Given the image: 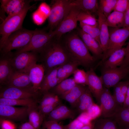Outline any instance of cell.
<instances>
[{"mask_svg": "<svg viewBox=\"0 0 129 129\" xmlns=\"http://www.w3.org/2000/svg\"><path fill=\"white\" fill-rule=\"evenodd\" d=\"M60 39L54 37L39 53L45 72L54 68L75 60Z\"/></svg>", "mask_w": 129, "mask_h": 129, "instance_id": "6da1fadb", "label": "cell"}, {"mask_svg": "<svg viewBox=\"0 0 129 129\" xmlns=\"http://www.w3.org/2000/svg\"><path fill=\"white\" fill-rule=\"evenodd\" d=\"M62 43L71 57L81 65L88 67L94 62V57L76 32L69 34Z\"/></svg>", "mask_w": 129, "mask_h": 129, "instance_id": "7a4b0ae2", "label": "cell"}, {"mask_svg": "<svg viewBox=\"0 0 129 129\" xmlns=\"http://www.w3.org/2000/svg\"><path fill=\"white\" fill-rule=\"evenodd\" d=\"M27 4L19 13L8 16L0 25V49L3 47L8 37L12 33L22 28L23 21L28 10L31 8Z\"/></svg>", "mask_w": 129, "mask_h": 129, "instance_id": "3957f363", "label": "cell"}, {"mask_svg": "<svg viewBox=\"0 0 129 129\" xmlns=\"http://www.w3.org/2000/svg\"><path fill=\"white\" fill-rule=\"evenodd\" d=\"M109 31V38L107 49L98 65H101L115 51L122 48L129 37V27L113 28Z\"/></svg>", "mask_w": 129, "mask_h": 129, "instance_id": "277c9868", "label": "cell"}, {"mask_svg": "<svg viewBox=\"0 0 129 129\" xmlns=\"http://www.w3.org/2000/svg\"><path fill=\"white\" fill-rule=\"evenodd\" d=\"M34 30L22 28L12 33L8 37L2 48L1 54H6L12 50L23 48L29 43Z\"/></svg>", "mask_w": 129, "mask_h": 129, "instance_id": "5b68a950", "label": "cell"}, {"mask_svg": "<svg viewBox=\"0 0 129 129\" xmlns=\"http://www.w3.org/2000/svg\"><path fill=\"white\" fill-rule=\"evenodd\" d=\"M71 0H56L53 1L48 16L49 31L55 30L70 10Z\"/></svg>", "mask_w": 129, "mask_h": 129, "instance_id": "8992f818", "label": "cell"}, {"mask_svg": "<svg viewBox=\"0 0 129 129\" xmlns=\"http://www.w3.org/2000/svg\"><path fill=\"white\" fill-rule=\"evenodd\" d=\"M54 37L53 31L47 32L43 30H36L28 44L14 53L17 54L24 52L33 51L39 53Z\"/></svg>", "mask_w": 129, "mask_h": 129, "instance_id": "52a82bcc", "label": "cell"}, {"mask_svg": "<svg viewBox=\"0 0 129 129\" xmlns=\"http://www.w3.org/2000/svg\"><path fill=\"white\" fill-rule=\"evenodd\" d=\"M11 64L14 70L28 73L30 68L37 63L39 58L38 53L24 52L15 54L11 52Z\"/></svg>", "mask_w": 129, "mask_h": 129, "instance_id": "ba28073f", "label": "cell"}, {"mask_svg": "<svg viewBox=\"0 0 129 129\" xmlns=\"http://www.w3.org/2000/svg\"><path fill=\"white\" fill-rule=\"evenodd\" d=\"M129 74V65L112 69L103 70L100 77L104 87L109 89L114 87Z\"/></svg>", "mask_w": 129, "mask_h": 129, "instance_id": "9c48e42d", "label": "cell"}, {"mask_svg": "<svg viewBox=\"0 0 129 129\" xmlns=\"http://www.w3.org/2000/svg\"><path fill=\"white\" fill-rule=\"evenodd\" d=\"M80 11L76 7L72 6L61 22L53 31L55 37L60 39L62 35L77 28V17Z\"/></svg>", "mask_w": 129, "mask_h": 129, "instance_id": "30bf717a", "label": "cell"}, {"mask_svg": "<svg viewBox=\"0 0 129 129\" xmlns=\"http://www.w3.org/2000/svg\"><path fill=\"white\" fill-rule=\"evenodd\" d=\"M99 103L102 111V115L104 118L113 117L120 108L122 107L117 102L108 89L104 87Z\"/></svg>", "mask_w": 129, "mask_h": 129, "instance_id": "8fae6325", "label": "cell"}, {"mask_svg": "<svg viewBox=\"0 0 129 129\" xmlns=\"http://www.w3.org/2000/svg\"><path fill=\"white\" fill-rule=\"evenodd\" d=\"M31 108L23 107H16L14 106L0 105V116L5 119L15 121H21L28 115Z\"/></svg>", "mask_w": 129, "mask_h": 129, "instance_id": "7c38bea8", "label": "cell"}, {"mask_svg": "<svg viewBox=\"0 0 129 129\" xmlns=\"http://www.w3.org/2000/svg\"><path fill=\"white\" fill-rule=\"evenodd\" d=\"M37 93L32 89L7 86L0 92V97L11 99L33 98Z\"/></svg>", "mask_w": 129, "mask_h": 129, "instance_id": "4fadbf2b", "label": "cell"}, {"mask_svg": "<svg viewBox=\"0 0 129 129\" xmlns=\"http://www.w3.org/2000/svg\"><path fill=\"white\" fill-rule=\"evenodd\" d=\"M86 72L88 87L97 102L99 103L100 97L104 88L101 78L97 75L92 68Z\"/></svg>", "mask_w": 129, "mask_h": 129, "instance_id": "5bb4252c", "label": "cell"}, {"mask_svg": "<svg viewBox=\"0 0 129 129\" xmlns=\"http://www.w3.org/2000/svg\"><path fill=\"white\" fill-rule=\"evenodd\" d=\"M6 85L7 86L33 89L28 73L14 70Z\"/></svg>", "mask_w": 129, "mask_h": 129, "instance_id": "9a60e30c", "label": "cell"}, {"mask_svg": "<svg viewBox=\"0 0 129 129\" xmlns=\"http://www.w3.org/2000/svg\"><path fill=\"white\" fill-rule=\"evenodd\" d=\"M98 22L100 31V40L101 46L103 54L106 51L108 46L109 38L108 26L106 22V17L99 8L97 11Z\"/></svg>", "mask_w": 129, "mask_h": 129, "instance_id": "2e32d148", "label": "cell"}, {"mask_svg": "<svg viewBox=\"0 0 129 129\" xmlns=\"http://www.w3.org/2000/svg\"><path fill=\"white\" fill-rule=\"evenodd\" d=\"M76 32L90 51L95 57H101L103 52L101 46L94 38L85 32L81 28H77Z\"/></svg>", "mask_w": 129, "mask_h": 129, "instance_id": "e0dca14e", "label": "cell"}, {"mask_svg": "<svg viewBox=\"0 0 129 129\" xmlns=\"http://www.w3.org/2000/svg\"><path fill=\"white\" fill-rule=\"evenodd\" d=\"M76 114V111L60 103L48 114V120L58 122L67 119H73Z\"/></svg>", "mask_w": 129, "mask_h": 129, "instance_id": "ac0fdd59", "label": "cell"}, {"mask_svg": "<svg viewBox=\"0 0 129 129\" xmlns=\"http://www.w3.org/2000/svg\"><path fill=\"white\" fill-rule=\"evenodd\" d=\"M11 52L1 54L0 60V83L3 85H6L14 70L10 60Z\"/></svg>", "mask_w": 129, "mask_h": 129, "instance_id": "d6986e66", "label": "cell"}, {"mask_svg": "<svg viewBox=\"0 0 129 129\" xmlns=\"http://www.w3.org/2000/svg\"><path fill=\"white\" fill-rule=\"evenodd\" d=\"M45 72L44 68L42 64L37 63L32 66L28 73L34 91L38 93Z\"/></svg>", "mask_w": 129, "mask_h": 129, "instance_id": "ffe728a7", "label": "cell"}, {"mask_svg": "<svg viewBox=\"0 0 129 129\" xmlns=\"http://www.w3.org/2000/svg\"><path fill=\"white\" fill-rule=\"evenodd\" d=\"M30 0H0L4 11L8 16H12L20 12Z\"/></svg>", "mask_w": 129, "mask_h": 129, "instance_id": "44dd1931", "label": "cell"}, {"mask_svg": "<svg viewBox=\"0 0 129 129\" xmlns=\"http://www.w3.org/2000/svg\"><path fill=\"white\" fill-rule=\"evenodd\" d=\"M125 53V47H123L114 52L101 64L103 70L120 66L123 62Z\"/></svg>", "mask_w": 129, "mask_h": 129, "instance_id": "7402d4cb", "label": "cell"}, {"mask_svg": "<svg viewBox=\"0 0 129 129\" xmlns=\"http://www.w3.org/2000/svg\"><path fill=\"white\" fill-rule=\"evenodd\" d=\"M58 67L54 68L45 72L40 86V91L43 93L49 91L59 84L57 76Z\"/></svg>", "mask_w": 129, "mask_h": 129, "instance_id": "603a6c76", "label": "cell"}, {"mask_svg": "<svg viewBox=\"0 0 129 129\" xmlns=\"http://www.w3.org/2000/svg\"><path fill=\"white\" fill-rule=\"evenodd\" d=\"M86 88L85 85L77 84L60 97L68 102L72 107L76 108L80 97Z\"/></svg>", "mask_w": 129, "mask_h": 129, "instance_id": "cb8c5ba5", "label": "cell"}, {"mask_svg": "<svg viewBox=\"0 0 129 129\" xmlns=\"http://www.w3.org/2000/svg\"><path fill=\"white\" fill-rule=\"evenodd\" d=\"M71 3L72 6L76 7L79 11L94 15L95 14H97L99 7L97 0H71Z\"/></svg>", "mask_w": 129, "mask_h": 129, "instance_id": "d4e9b609", "label": "cell"}, {"mask_svg": "<svg viewBox=\"0 0 129 129\" xmlns=\"http://www.w3.org/2000/svg\"><path fill=\"white\" fill-rule=\"evenodd\" d=\"M91 94L88 87L80 97L76 108L80 113L87 111L94 103Z\"/></svg>", "mask_w": 129, "mask_h": 129, "instance_id": "484cf974", "label": "cell"}, {"mask_svg": "<svg viewBox=\"0 0 129 129\" xmlns=\"http://www.w3.org/2000/svg\"><path fill=\"white\" fill-rule=\"evenodd\" d=\"M0 105L12 106H22L29 107L37 108V103L32 98L11 99L0 98Z\"/></svg>", "mask_w": 129, "mask_h": 129, "instance_id": "4316f807", "label": "cell"}, {"mask_svg": "<svg viewBox=\"0 0 129 129\" xmlns=\"http://www.w3.org/2000/svg\"><path fill=\"white\" fill-rule=\"evenodd\" d=\"M113 117L121 129L129 128V106L121 107Z\"/></svg>", "mask_w": 129, "mask_h": 129, "instance_id": "83f0119b", "label": "cell"}, {"mask_svg": "<svg viewBox=\"0 0 129 129\" xmlns=\"http://www.w3.org/2000/svg\"><path fill=\"white\" fill-rule=\"evenodd\" d=\"M124 13L113 11L106 18L108 27L113 28L123 27L124 25Z\"/></svg>", "mask_w": 129, "mask_h": 129, "instance_id": "f1b7e54d", "label": "cell"}, {"mask_svg": "<svg viewBox=\"0 0 129 129\" xmlns=\"http://www.w3.org/2000/svg\"><path fill=\"white\" fill-rule=\"evenodd\" d=\"M76 84L73 77L67 78L61 82L52 89V92L60 96L69 91Z\"/></svg>", "mask_w": 129, "mask_h": 129, "instance_id": "f546056e", "label": "cell"}, {"mask_svg": "<svg viewBox=\"0 0 129 129\" xmlns=\"http://www.w3.org/2000/svg\"><path fill=\"white\" fill-rule=\"evenodd\" d=\"M37 108H31L28 114L29 122L36 129H38L43 122L45 116Z\"/></svg>", "mask_w": 129, "mask_h": 129, "instance_id": "4dcf8cb0", "label": "cell"}, {"mask_svg": "<svg viewBox=\"0 0 129 129\" xmlns=\"http://www.w3.org/2000/svg\"><path fill=\"white\" fill-rule=\"evenodd\" d=\"M81 28L96 40L101 46L100 40V31L98 22L95 25H91L80 22Z\"/></svg>", "mask_w": 129, "mask_h": 129, "instance_id": "1f68e13d", "label": "cell"}, {"mask_svg": "<svg viewBox=\"0 0 129 129\" xmlns=\"http://www.w3.org/2000/svg\"><path fill=\"white\" fill-rule=\"evenodd\" d=\"M116 123L114 120L107 118H101L96 121L95 129H118Z\"/></svg>", "mask_w": 129, "mask_h": 129, "instance_id": "d6a6232c", "label": "cell"}, {"mask_svg": "<svg viewBox=\"0 0 129 129\" xmlns=\"http://www.w3.org/2000/svg\"><path fill=\"white\" fill-rule=\"evenodd\" d=\"M117 0H100L99 8L107 18L114 10Z\"/></svg>", "mask_w": 129, "mask_h": 129, "instance_id": "836d02e7", "label": "cell"}, {"mask_svg": "<svg viewBox=\"0 0 129 129\" xmlns=\"http://www.w3.org/2000/svg\"><path fill=\"white\" fill-rule=\"evenodd\" d=\"M43 94L38 108L46 105L60 102L59 96L52 92L49 91Z\"/></svg>", "mask_w": 129, "mask_h": 129, "instance_id": "e575fe53", "label": "cell"}, {"mask_svg": "<svg viewBox=\"0 0 129 129\" xmlns=\"http://www.w3.org/2000/svg\"><path fill=\"white\" fill-rule=\"evenodd\" d=\"M77 20L79 22L94 25L98 22V20L94 15L87 12L80 11L78 14Z\"/></svg>", "mask_w": 129, "mask_h": 129, "instance_id": "d590c367", "label": "cell"}, {"mask_svg": "<svg viewBox=\"0 0 129 129\" xmlns=\"http://www.w3.org/2000/svg\"><path fill=\"white\" fill-rule=\"evenodd\" d=\"M73 78L76 84L87 85V77L86 72L84 70L77 69L73 73Z\"/></svg>", "mask_w": 129, "mask_h": 129, "instance_id": "8d00e7d4", "label": "cell"}, {"mask_svg": "<svg viewBox=\"0 0 129 129\" xmlns=\"http://www.w3.org/2000/svg\"><path fill=\"white\" fill-rule=\"evenodd\" d=\"M121 85L120 81L114 87L113 93V95L117 102L123 107L126 96L121 90Z\"/></svg>", "mask_w": 129, "mask_h": 129, "instance_id": "74e56055", "label": "cell"}, {"mask_svg": "<svg viewBox=\"0 0 129 129\" xmlns=\"http://www.w3.org/2000/svg\"><path fill=\"white\" fill-rule=\"evenodd\" d=\"M78 61L73 60L60 65L61 67L69 76L73 74L75 71L78 68V67L80 65Z\"/></svg>", "mask_w": 129, "mask_h": 129, "instance_id": "f35d334b", "label": "cell"}, {"mask_svg": "<svg viewBox=\"0 0 129 129\" xmlns=\"http://www.w3.org/2000/svg\"><path fill=\"white\" fill-rule=\"evenodd\" d=\"M87 112L92 121L102 115V111L101 107L100 106L95 103Z\"/></svg>", "mask_w": 129, "mask_h": 129, "instance_id": "ab89813d", "label": "cell"}, {"mask_svg": "<svg viewBox=\"0 0 129 129\" xmlns=\"http://www.w3.org/2000/svg\"><path fill=\"white\" fill-rule=\"evenodd\" d=\"M129 5V0H117L113 11L124 13Z\"/></svg>", "mask_w": 129, "mask_h": 129, "instance_id": "60d3db41", "label": "cell"}, {"mask_svg": "<svg viewBox=\"0 0 129 129\" xmlns=\"http://www.w3.org/2000/svg\"><path fill=\"white\" fill-rule=\"evenodd\" d=\"M61 103L59 102L45 105L39 108V111L45 116L46 115L49 114Z\"/></svg>", "mask_w": 129, "mask_h": 129, "instance_id": "b9f144b4", "label": "cell"}, {"mask_svg": "<svg viewBox=\"0 0 129 129\" xmlns=\"http://www.w3.org/2000/svg\"><path fill=\"white\" fill-rule=\"evenodd\" d=\"M43 125L46 129H64L63 126L59 124L58 122L54 121H45Z\"/></svg>", "mask_w": 129, "mask_h": 129, "instance_id": "7bdbcfd3", "label": "cell"}, {"mask_svg": "<svg viewBox=\"0 0 129 129\" xmlns=\"http://www.w3.org/2000/svg\"><path fill=\"white\" fill-rule=\"evenodd\" d=\"M84 125L76 118L68 124L63 126L64 129H80Z\"/></svg>", "mask_w": 129, "mask_h": 129, "instance_id": "ee69618b", "label": "cell"}, {"mask_svg": "<svg viewBox=\"0 0 129 129\" xmlns=\"http://www.w3.org/2000/svg\"><path fill=\"white\" fill-rule=\"evenodd\" d=\"M76 118L84 125L89 124L92 122V120L87 111L80 113Z\"/></svg>", "mask_w": 129, "mask_h": 129, "instance_id": "f6af8a7d", "label": "cell"}, {"mask_svg": "<svg viewBox=\"0 0 129 129\" xmlns=\"http://www.w3.org/2000/svg\"><path fill=\"white\" fill-rule=\"evenodd\" d=\"M57 76L59 83L63 80L67 79L69 75L63 70L60 66L58 67Z\"/></svg>", "mask_w": 129, "mask_h": 129, "instance_id": "bcb514c9", "label": "cell"}, {"mask_svg": "<svg viewBox=\"0 0 129 129\" xmlns=\"http://www.w3.org/2000/svg\"><path fill=\"white\" fill-rule=\"evenodd\" d=\"M0 124L2 129H16L15 124L10 121L5 119L0 120Z\"/></svg>", "mask_w": 129, "mask_h": 129, "instance_id": "7dc6e473", "label": "cell"}, {"mask_svg": "<svg viewBox=\"0 0 129 129\" xmlns=\"http://www.w3.org/2000/svg\"><path fill=\"white\" fill-rule=\"evenodd\" d=\"M125 48V56L122 64L120 66L123 67H125L129 65V40Z\"/></svg>", "mask_w": 129, "mask_h": 129, "instance_id": "c3c4849f", "label": "cell"}, {"mask_svg": "<svg viewBox=\"0 0 129 129\" xmlns=\"http://www.w3.org/2000/svg\"><path fill=\"white\" fill-rule=\"evenodd\" d=\"M124 27H129V5L124 13Z\"/></svg>", "mask_w": 129, "mask_h": 129, "instance_id": "681fc988", "label": "cell"}, {"mask_svg": "<svg viewBox=\"0 0 129 129\" xmlns=\"http://www.w3.org/2000/svg\"><path fill=\"white\" fill-rule=\"evenodd\" d=\"M19 129H36L29 122L24 123L19 126Z\"/></svg>", "mask_w": 129, "mask_h": 129, "instance_id": "f907efd6", "label": "cell"}, {"mask_svg": "<svg viewBox=\"0 0 129 129\" xmlns=\"http://www.w3.org/2000/svg\"><path fill=\"white\" fill-rule=\"evenodd\" d=\"M129 106V84L128 88L123 107H126Z\"/></svg>", "mask_w": 129, "mask_h": 129, "instance_id": "816d5d0a", "label": "cell"}, {"mask_svg": "<svg viewBox=\"0 0 129 129\" xmlns=\"http://www.w3.org/2000/svg\"><path fill=\"white\" fill-rule=\"evenodd\" d=\"M95 122H92L89 124L84 125L80 129H94Z\"/></svg>", "mask_w": 129, "mask_h": 129, "instance_id": "f5cc1de1", "label": "cell"}, {"mask_svg": "<svg viewBox=\"0 0 129 129\" xmlns=\"http://www.w3.org/2000/svg\"><path fill=\"white\" fill-rule=\"evenodd\" d=\"M129 129V128H125V129Z\"/></svg>", "mask_w": 129, "mask_h": 129, "instance_id": "db71d44e", "label": "cell"}, {"mask_svg": "<svg viewBox=\"0 0 129 129\" xmlns=\"http://www.w3.org/2000/svg\"><path fill=\"white\" fill-rule=\"evenodd\" d=\"M40 129L39 128V129Z\"/></svg>", "mask_w": 129, "mask_h": 129, "instance_id": "11a10c76", "label": "cell"}, {"mask_svg": "<svg viewBox=\"0 0 129 129\" xmlns=\"http://www.w3.org/2000/svg\"></svg>", "mask_w": 129, "mask_h": 129, "instance_id": "9f6ffc18", "label": "cell"}]
</instances>
